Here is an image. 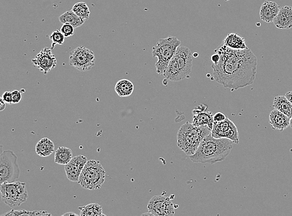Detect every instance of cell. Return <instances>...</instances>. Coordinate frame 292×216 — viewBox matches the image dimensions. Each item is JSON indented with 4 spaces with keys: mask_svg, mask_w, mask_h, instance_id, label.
Wrapping results in <instances>:
<instances>
[{
    "mask_svg": "<svg viewBox=\"0 0 292 216\" xmlns=\"http://www.w3.org/2000/svg\"><path fill=\"white\" fill-rule=\"evenodd\" d=\"M220 55L217 64H212L213 77L218 83L232 91L254 83L257 74V59L252 51L233 50L224 45L215 50Z\"/></svg>",
    "mask_w": 292,
    "mask_h": 216,
    "instance_id": "6da1fadb",
    "label": "cell"
},
{
    "mask_svg": "<svg viewBox=\"0 0 292 216\" xmlns=\"http://www.w3.org/2000/svg\"><path fill=\"white\" fill-rule=\"evenodd\" d=\"M233 142L227 138H216L210 133L202 140L198 149L190 157L193 162L214 164L224 161L233 149Z\"/></svg>",
    "mask_w": 292,
    "mask_h": 216,
    "instance_id": "7a4b0ae2",
    "label": "cell"
},
{
    "mask_svg": "<svg viewBox=\"0 0 292 216\" xmlns=\"http://www.w3.org/2000/svg\"><path fill=\"white\" fill-rule=\"evenodd\" d=\"M193 67L191 50L185 46H179L164 71L163 76L171 81H181L190 78Z\"/></svg>",
    "mask_w": 292,
    "mask_h": 216,
    "instance_id": "3957f363",
    "label": "cell"
},
{
    "mask_svg": "<svg viewBox=\"0 0 292 216\" xmlns=\"http://www.w3.org/2000/svg\"><path fill=\"white\" fill-rule=\"evenodd\" d=\"M211 133L207 127H197L189 122L180 128L177 134L178 146L185 154L192 156L205 137Z\"/></svg>",
    "mask_w": 292,
    "mask_h": 216,
    "instance_id": "277c9868",
    "label": "cell"
},
{
    "mask_svg": "<svg viewBox=\"0 0 292 216\" xmlns=\"http://www.w3.org/2000/svg\"><path fill=\"white\" fill-rule=\"evenodd\" d=\"M180 45L181 41L177 37L168 36L166 38L160 39L154 46L152 50V55L153 57H158L155 66L158 74H163Z\"/></svg>",
    "mask_w": 292,
    "mask_h": 216,
    "instance_id": "5b68a950",
    "label": "cell"
},
{
    "mask_svg": "<svg viewBox=\"0 0 292 216\" xmlns=\"http://www.w3.org/2000/svg\"><path fill=\"white\" fill-rule=\"evenodd\" d=\"M105 171L99 161L89 160L79 176L78 183L82 188L96 190L101 188L105 180Z\"/></svg>",
    "mask_w": 292,
    "mask_h": 216,
    "instance_id": "8992f818",
    "label": "cell"
},
{
    "mask_svg": "<svg viewBox=\"0 0 292 216\" xmlns=\"http://www.w3.org/2000/svg\"><path fill=\"white\" fill-rule=\"evenodd\" d=\"M26 186L25 183L20 181L1 184L0 192L3 202L11 208L19 207L25 203L28 198Z\"/></svg>",
    "mask_w": 292,
    "mask_h": 216,
    "instance_id": "52a82bcc",
    "label": "cell"
},
{
    "mask_svg": "<svg viewBox=\"0 0 292 216\" xmlns=\"http://www.w3.org/2000/svg\"><path fill=\"white\" fill-rule=\"evenodd\" d=\"M20 175L18 157L11 150H5L0 155V184L15 182Z\"/></svg>",
    "mask_w": 292,
    "mask_h": 216,
    "instance_id": "ba28073f",
    "label": "cell"
},
{
    "mask_svg": "<svg viewBox=\"0 0 292 216\" xmlns=\"http://www.w3.org/2000/svg\"><path fill=\"white\" fill-rule=\"evenodd\" d=\"M96 57L93 51L79 46L69 55V64L81 72L90 70L95 65Z\"/></svg>",
    "mask_w": 292,
    "mask_h": 216,
    "instance_id": "9c48e42d",
    "label": "cell"
},
{
    "mask_svg": "<svg viewBox=\"0 0 292 216\" xmlns=\"http://www.w3.org/2000/svg\"><path fill=\"white\" fill-rule=\"evenodd\" d=\"M152 216H171L175 215V207L170 198L155 196L149 200L147 206Z\"/></svg>",
    "mask_w": 292,
    "mask_h": 216,
    "instance_id": "30bf717a",
    "label": "cell"
},
{
    "mask_svg": "<svg viewBox=\"0 0 292 216\" xmlns=\"http://www.w3.org/2000/svg\"><path fill=\"white\" fill-rule=\"evenodd\" d=\"M211 133L216 138H227L233 143H240L237 127L228 117L223 122H214Z\"/></svg>",
    "mask_w": 292,
    "mask_h": 216,
    "instance_id": "8fae6325",
    "label": "cell"
},
{
    "mask_svg": "<svg viewBox=\"0 0 292 216\" xmlns=\"http://www.w3.org/2000/svg\"><path fill=\"white\" fill-rule=\"evenodd\" d=\"M35 67L47 74L57 65V59L52 54L51 49L45 48L32 59Z\"/></svg>",
    "mask_w": 292,
    "mask_h": 216,
    "instance_id": "7c38bea8",
    "label": "cell"
},
{
    "mask_svg": "<svg viewBox=\"0 0 292 216\" xmlns=\"http://www.w3.org/2000/svg\"><path fill=\"white\" fill-rule=\"evenodd\" d=\"M88 161V159L84 155H77L65 165V171L69 181L79 182V176Z\"/></svg>",
    "mask_w": 292,
    "mask_h": 216,
    "instance_id": "4fadbf2b",
    "label": "cell"
},
{
    "mask_svg": "<svg viewBox=\"0 0 292 216\" xmlns=\"http://www.w3.org/2000/svg\"><path fill=\"white\" fill-rule=\"evenodd\" d=\"M193 124L197 127H207L212 130L214 120V115L207 111V107L201 104L193 110Z\"/></svg>",
    "mask_w": 292,
    "mask_h": 216,
    "instance_id": "5bb4252c",
    "label": "cell"
},
{
    "mask_svg": "<svg viewBox=\"0 0 292 216\" xmlns=\"http://www.w3.org/2000/svg\"><path fill=\"white\" fill-rule=\"evenodd\" d=\"M281 6L274 1H265L260 9V17L266 23H272L278 14Z\"/></svg>",
    "mask_w": 292,
    "mask_h": 216,
    "instance_id": "9a60e30c",
    "label": "cell"
},
{
    "mask_svg": "<svg viewBox=\"0 0 292 216\" xmlns=\"http://www.w3.org/2000/svg\"><path fill=\"white\" fill-rule=\"evenodd\" d=\"M274 25L279 29H291L292 28V7H282L278 14L273 21Z\"/></svg>",
    "mask_w": 292,
    "mask_h": 216,
    "instance_id": "2e32d148",
    "label": "cell"
},
{
    "mask_svg": "<svg viewBox=\"0 0 292 216\" xmlns=\"http://www.w3.org/2000/svg\"><path fill=\"white\" fill-rule=\"evenodd\" d=\"M270 124L274 130H280L281 132L290 127L291 118L277 109H274L269 115Z\"/></svg>",
    "mask_w": 292,
    "mask_h": 216,
    "instance_id": "e0dca14e",
    "label": "cell"
},
{
    "mask_svg": "<svg viewBox=\"0 0 292 216\" xmlns=\"http://www.w3.org/2000/svg\"><path fill=\"white\" fill-rule=\"evenodd\" d=\"M223 45L233 50L247 49L245 39L235 33L229 34L223 41Z\"/></svg>",
    "mask_w": 292,
    "mask_h": 216,
    "instance_id": "ac0fdd59",
    "label": "cell"
},
{
    "mask_svg": "<svg viewBox=\"0 0 292 216\" xmlns=\"http://www.w3.org/2000/svg\"><path fill=\"white\" fill-rule=\"evenodd\" d=\"M54 144L48 138H44L39 141L36 145V152L39 156L47 157L54 152Z\"/></svg>",
    "mask_w": 292,
    "mask_h": 216,
    "instance_id": "d6986e66",
    "label": "cell"
},
{
    "mask_svg": "<svg viewBox=\"0 0 292 216\" xmlns=\"http://www.w3.org/2000/svg\"><path fill=\"white\" fill-rule=\"evenodd\" d=\"M273 107L275 109L288 116L290 118L292 116V104L286 96H278L274 98Z\"/></svg>",
    "mask_w": 292,
    "mask_h": 216,
    "instance_id": "ffe728a7",
    "label": "cell"
},
{
    "mask_svg": "<svg viewBox=\"0 0 292 216\" xmlns=\"http://www.w3.org/2000/svg\"><path fill=\"white\" fill-rule=\"evenodd\" d=\"M59 20L62 24H70L75 28L80 27L85 23V19L77 15L73 11L70 10L65 12L62 15L59 17Z\"/></svg>",
    "mask_w": 292,
    "mask_h": 216,
    "instance_id": "44dd1931",
    "label": "cell"
},
{
    "mask_svg": "<svg viewBox=\"0 0 292 216\" xmlns=\"http://www.w3.org/2000/svg\"><path fill=\"white\" fill-rule=\"evenodd\" d=\"M73 157L71 149L66 147H60L55 150L54 162L59 164L66 165L69 163Z\"/></svg>",
    "mask_w": 292,
    "mask_h": 216,
    "instance_id": "7402d4cb",
    "label": "cell"
},
{
    "mask_svg": "<svg viewBox=\"0 0 292 216\" xmlns=\"http://www.w3.org/2000/svg\"><path fill=\"white\" fill-rule=\"evenodd\" d=\"M134 86L131 81L127 79H122L118 81L115 86L116 93L121 98L131 96L134 92Z\"/></svg>",
    "mask_w": 292,
    "mask_h": 216,
    "instance_id": "603a6c76",
    "label": "cell"
},
{
    "mask_svg": "<svg viewBox=\"0 0 292 216\" xmlns=\"http://www.w3.org/2000/svg\"><path fill=\"white\" fill-rule=\"evenodd\" d=\"M81 216H105L103 213L102 208L97 203L89 204L88 205L79 207Z\"/></svg>",
    "mask_w": 292,
    "mask_h": 216,
    "instance_id": "cb8c5ba5",
    "label": "cell"
},
{
    "mask_svg": "<svg viewBox=\"0 0 292 216\" xmlns=\"http://www.w3.org/2000/svg\"><path fill=\"white\" fill-rule=\"evenodd\" d=\"M51 216L50 213H48V211H29L24 210H11L8 211L4 215L1 216Z\"/></svg>",
    "mask_w": 292,
    "mask_h": 216,
    "instance_id": "d4e9b609",
    "label": "cell"
},
{
    "mask_svg": "<svg viewBox=\"0 0 292 216\" xmlns=\"http://www.w3.org/2000/svg\"><path fill=\"white\" fill-rule=\"evenodd\" d=\"M72 10L77 14V16L85 19H88L90 17L91 11L88 4L85 2H79L74 4L72 7Z\"/></svg>",
    "mask_w": 292,
    "mask_h": 216,
    "instance_id": "484cf974",
    "label": "cell"
},
{
    "mask_svg": "<svg viewBox=\"0 0 292 216\" xmlns=\"http://www.w3.org/2000/svg\"><path fill=\"white\" fill-rule=\"evenodd\" d=\"M49 39L52 41L51 50H53L56 45H64L65 36L61 33V31L56 30L53 31L51 35L49 36Z\"/></svg>",
    "mask_w": 292,
    "mask_h": 216,
    "instance_id": "4316f807",
    "label": "cell"
},
{
    "mask_svg": "<svg viewBox=\"0 0 292 216\" xmlns=\"http://www.w3.org/2000/svg\"><path fill=\"white\" fill-rule=\"evenodd\" d=\"M75 28L73 26L70 24H63L61 28V31L63 34L65 38H69L73 36L75 33Z\"/></svg>",
    "mask_w": 292,
    "mask_h": 216,
    "instance_id": "83f0119b",
    "label": "cell"
},
{
    "mask_svg": "<svg viewBox=\"0 0 292 216\" xmlns=\"http://www.w3.org/2000/svg\"><path fill=\"white\" fill-rule=\"evenodd\" d=\"M22 99V95L21 92L18 90L12 91V102L13 104H18Z\"/></svg>",
    "mask_w": 292,
    "mask_h": 216,
    "instance_id": "f1b7e54d",
    "label": "cell"
},
{
    "mask_svg": "<svg viewBox=\"0 0 292 216\" xmlns=\"http://www.w3.org/2000/svg\"><path fill=\"white\" fill-rule=\"evenodd\" d=\"M1 98L3 99L6 104H13V102H12V92L6 91L4 92Z\"/></svg>",
    "mask_w": 292,
    "mask_h": 216,
    "instance_id": "f546056e",
    "label": "cell"
},
{
    "mask_svg": "<svg viewBox=\"0 0 292 216\" xmlns=\"http://www.w3.org/2000/svg\"><path fill=\"white\" fill-rule=\"evenodd\" d=\"M227 116L224 113L221 112H218L214 115V122H220L225 120Z\"/></svg>",
    "mask_w": 292,
    "mask_h": 216,
    "instance_id": "4dcf8cb0",
    "label": "cell"
},
{
    "mask_svg": "<svg viewBox=\"0 0 292 216\" xmlns=\"http://www.w3.org/2000/svg\"><path fill=\"white\" fill-rule=\"evenodd\" d=\"M211 60L213 64H217L219 62V59H220V55L218 53L215 52L213 55L211 56Z\"/></svg>",
    "mask_w": 292,
    "mask_h": 216,
    "instance_id": "1f68e13d",
    "label": "cell"
},
{
    "mask_svg": "<svg viewBox=\"0 0 292 216\" xmlns=\"http://www.w3.org/2000/svg\"><path fill=\"white\" fill-rule=\"evenodd\" d=\"M6 104L3 99H0V110L3 111L6 108Z\"/></svg>",
    "mask_w": 292,
    "mask_h": 216,
    "instance_id": "d6a6232c",
    "label": "cell"
},
{
    "mask_svg": "<svg viewBox=\"0 0 292 216\" xmlns=\"http://www.w3.org/2000/svg\"><path fill=\"white\" fill-rule=\"evenodd\" d=\"M285 96L286 97L287 99H288V100L291 102L292 104V91L287 92V93L286 94V96Z\"/></svg>",
    "mask_w": 292,
    "mask_h": 216,
    "instance_id": "836d02e7",
    "label": "cell"
},
{
    "mask_svg": "<svg viewBox=\"0 0 292 216\" xmlns=\"http://www.w3.org/2000/svg\"><path fill=\"white\" fill-rule=\"evenodd\" d=\"M62 216H79V215H77V214L74 213H67L64 214V215Z\"/></svg>",
    "mask_w": 292,
    "mask_h": 216,
    "instance_id": "e575fe53",
    "label": "cell"
},
{
    "mask_svg": "<svg viewBox=\"0 0 292 216\" xmlns=\"http://www.w3.org/2000/svg\"><path fill=\"white\" fill-rule=\"evenodd\" d=\"M290 127H291L292 128V116L291 118V121H290Z\"/></svg>",
    "mask_w": 292,
    "mask_h": 216,
    "instance_id": "d590c367",
    "label": "cell"
}]
</instances>
